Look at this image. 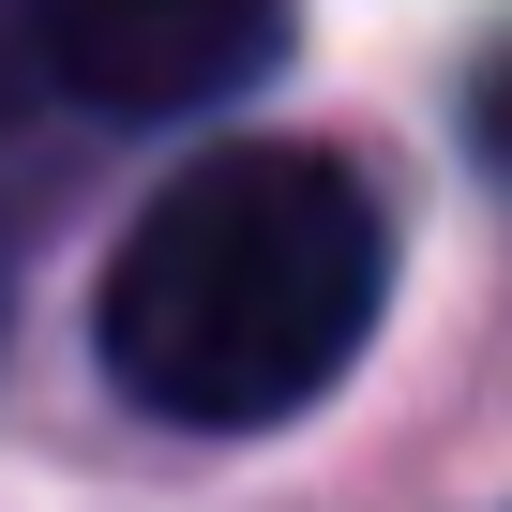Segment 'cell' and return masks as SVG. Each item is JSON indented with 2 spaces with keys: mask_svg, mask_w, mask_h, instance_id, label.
Returning a JSON list of instances; mask_svg holds the SVG:
<instances>
[{
  "mask_svg": "<svg viewBox=\"0 0 512 512\" xmlns=\"http://www.w3.org/2000/svg\"><path fill=\"white\" fill-rule=\"evenodd\" d=\"M392 302V211L347 151L241 136L181 166L106 256V377L181 437L302 422Z\"/></svg>",
  "mask_w": 512,
  "mask_h": 512,
  "instance_id": "6da1fadb",
  "label": "cell"
},
{
  "mask_svg": "<svg viewBox=\"0 0 512 512\" xmlns=\"http://www.w3.org/2000/svg\"><path fill=\"white\" fill-rule=\"evenodd\" d=\"M31 46L61 106L181 121V106H226L241 76H272L287 0H31Z\"/></svg>",
  "mask_w": 512,
  "mask_h": 512,
  "instance_id": "7a4b0ae2",
  "label": "cell"
},
{
  "mask_svg": "<svg viewBox=\"0 0 512 512\" xmlns=\"http://www.w3.org/2000/svg\"><path fill=\"white\" fill-rule=\"evenodd\" d=\"M31 91H46V46H31V0H0V151H16Z\"/></svg>",
  "mask_w": 512,
  "mask_h": 512,
  "instance_id": "3957f363",
  "label": "cell"
},
{
  "mask_svg": "<svg viewBox=\"0 0 512 512\" xmlns=\"http://www.w3.org/2000/svg\"><path fill=\"white\" fill-rule=\"evenodd\" d=\"M467 121H482V166H512V46L482 61V106H467Z\"/></svg>",
  "mask_w": 512,
  "mask_h": 512,
  "instance_id": "277c9868",
  "label": "cell"
}]
</instances>
